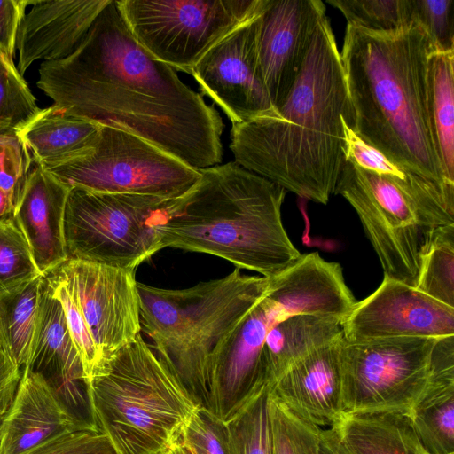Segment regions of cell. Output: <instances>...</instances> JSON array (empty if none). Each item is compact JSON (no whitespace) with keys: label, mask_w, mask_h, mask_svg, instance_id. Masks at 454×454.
Listing matches in <instances>:
<instances>
[{"label":"cell","mask_w":454,"mask_h":454,"mask_svg":"<svg viewBox=\"0 0 454 454\" xmlns=\"http://www.w3.org/2000/svg\"><path fill=\"white\" fill-rule=\"evenodd\" d=\"M37 87L69 115L137 135L203 169L223 157V120L134 38L110 0L77 48L39 67Z\"/></svg>","instance_id":"obj_1"},{"label":"cell","mask_w":454,"mask_h":454,"mask_svg":"<svg viewBox=\"0 0 454 454\" xmlns=\"http://www.w3.org/2000/svg\"><path fill=\"white\" fill-rule=\"evenodd\" d=\"M343 118L351 128L340 53L325 15L282 104L232 124L230 149L243 168L325 205L334 194L344 160Z\"/></svg>","instance_id":"obj_2"},{"label":"cell","mask_w":454,"mask_h":454,"mask_svg":"<svg viewBox=\"0 0 454 454\" xmlns=\"http://www.w3.org/2000/svg\"><path fill=\"white\" fill-rule=\"evenodd\" d=\"M434 51L415 22L394 32L348 24L340 53L354 132L402 168L454 191L442 168L428 114Z\"/></svg>","instance_id":"obj_3"},{"label":"cell","mask_w":454,"mask_h":454,"mask_svg":"<svg viewBox=\"0 0 454 454\" xmlns=\"http://www.w3.org/2000/svg\"><path fill=\"white\" fill-rule=\"evenodd\" d=\"M200 170L157 226L162 248L212 254L267 278L301 257L282 222L284 188L235 161Z\"/></svg>","instance_id":"obj_4"},{"label":"cell","mask_w":454,"mask_h":454,"mask_svg":"<svg viewBox=\"0 0 454 454\" xmlns=\"http://www.w3.org/2000/svg\"><path fill=\"white\" fill-rule=\"evenodd\" d=\"M270 281L236 268L184 289L137 282L141 329L200 407L208 406L215 350L265 294Z\"/></svg>","instance_id":"obj_5"},{"label":"cell","mask_w":454,"mask_h":454,"mask_svg":"<svg viewBox=\"0 0 454 454\" xmlns=\"http://www.w3.org/2000/svg\"><path fill=\"white\" fill-rule=\"evenodd\" d=\"M90 418L116 454H162L200 408L141 334L86 385Z\"/></svg>","instance_id":"obj_6"},{"label":"cell","mask_w":454,"mask_h":454,"mask_svg":"<svg viewBox=\"0 0 454 454\" xmlns=\"http://www.w3.org/2000/svg\"><path fill=\"white\" fill-rule=\"evenodd\" d=\"M334 194L356 212L384 276L413 287L434 231L454 223V215L439 201L345 157Z\"/></svg>","instance_id":"obj_7"},{"label":"cell","mask_w":454,"mask_h":454,"mask_svg":"<svg viewBox=\"0 0 454 454\" xmlns=\"http://www.w3.org/2000/svg\"><path fill=\"white\" fill-rule=\"evenodd\" d=\"M172 200L72 187L64 215L67 259L136 270L163 249L157 226Z\"/></svg>","instance_id":"obj_8"},{"label":"cell","mask_w":454,"mask_h":454,"mask_svg":"<svg viewBox=\"0 0 454 454\" xmlns=\"http://www.w3.org/2000/svg\"><path fill=\"white\" fill-rule=\"evenodd\" d=\"M270 0H121L125 22L155 59L190 73L219 41L259 16Z\"/></svg>","instance_id":"obj_9"},{"label":"cell","mask_w":454,"mask_h":454,"mask_svg":"<svg viewBox=\"0 0 454 454\" xmlns=\"http://www.w3.org/2000/svg\"><path fill=\"white\" fill-rule=\"evenodd\" d=\"M44 169L70 188L167 200L183 196L200 177V170L144 138L106 126L84 153Z\"/></svg>","instance_id":"obj_10"},{"label":"cell","mask_w":454,"mask_h":454,"mask_svg":"<svg viewBox=\"0 0 454 454\" xmlns=\"http://www.w3.org/2000/svg\"><path fill=\"white\" fill-rule=\"evenodd\" d=\"M438 339L397 338L340 348L344 414L393 411L410 415L422 395Z\"/></svg>","instance_id":"obj_11"},{"label":"cell","mask_w":454,"mask_h":454,"mask_svg":"<svg viewBox=\"0 0 454 454\" xmlns=\"http://www.w3.org/2000/svg\"><path fill=\"white\" fill-rule=\"evenodd\" d=\"M52 272L74 300L104 372L112 357L134 341L142 330L135 270L67 259Z\"/></svg>","instance_id":"obj_12"},{"label":"cell","mask_w":454,"mask_h":454,"mask_svg":"<svg viewBox=\"0 0 454 454\" xmlns=\"http://www.w3.org/2000/svg\"><path fill=\"white\" fill-rule=\"evenodd\" d=\"M262 13L215 44L189 73L232 124L273 109L259 59Z\"/></svg>","instance_id":"obj_13"},{"label":"cell","mask_w":454,"mask_h":454,"mask_svg":"<svg viewBox=\"0 0 454 454\" xmlns=\"http://www.w3.org/2000/svg\"><path fill=\"white\" fill-rule=\"evenodd\" d=\"M342 334L348 343L454 336V308L384 276L373 293L356 302Z\"/></svg>","instance_id":"obj_14"},{"label":"cell","mask_w":454,"mask_h":454,"mask_svg":"<svg viewBox=\"0 0 454 454\" xmlns=\"http://www.w3.org/2000/svg\"><path fill=\"white\" fill-rule=\"evenodd\" d=\"M325 11L320 0H270L262 13L259 59L273 108L291 90Z\"/></svg>","instance_id":"obj_15"},{"label":"cell","mask_w":454,"mask_h":454,"mask_svg":"<svg viewBox=\"0 0 454 454\" xmlns=\"http://www.w3.org/2000/svg\"><path fill=\"white\" fill-rule=\"evenodd\" d=\"M90 427H96L75 413L41 373L23 368L2 420L0 454H27L63 433Z\"/></svg>","instance_id":"obj_16"},{"label":"cell","mask_w":454,"mask_h":454,"mask_svg":"<svg viewBox=\"0 0 454 454\" xmlns=\"http://www.w3.org/2000/svg\"><path fill=\"white\" fill-rule=\"evenodd\" d=\"M343 335L292 364L269 387L270 394L301 419L333 427L344 416L340 348Z\"/></svg>","instance_id":"obj_17"},{"label":"cell","mask_w":454,"mask_h":454,"mask_svg":"<svg viewBox=\"0 0 454 454\" xmlns=\"http://www.w3.org/2000/svg\"><path fill=\"white\" fill-rule=\"evenodd\" d=\"M110 0H32L16 39L17 68L23 75L37 60L69 56Z\"/></svg>","instance_id":"obj_18"},{"label":"cell","mask_w":454,"mask_h":454,"mask_svg":"<svg viewBox=\"0 0 454 454\" xmlns=\"http://www.w3.org/2000/svg\"><path fill=\"white\" fill-rule=\"evenodd\" d=\"M34 165L12 217L29 246L39 273L46 277L67 260L64 215L71 188Z\"/></svg>","instance_id":"obj_19"},{"label":"cell","mask_w":454,"mask_h":454,"mask_svg":"<svg viewBox=\"0 0 454 454\" xmlns=\"http://www.w3.org/2000/svg\"><path fill=\"white\" fill-rule=\"evenodd\" d=\"M24 368L41 373L75 413L74 409L80 406L89 411L82 362L61 304L45 277L30 356Z\"/></svg>","instance_id":"obj_20"},{"label":"cell","mask_w":454,"mask_h":454,"mask_svg":"<svg viewBox=\"0 0 454 454\" xmlns=\"http://www.w3.org/2000/svg\"><path fill=\"white\" fill-rule=\"evenodd\" d=\"M410 417L427 453L454 452V336L436 341L427 387Z\"/></svg>","instance_id":"obj_21"},{"label":"cell","mask_w":454,"mask_h":454,"mask_svg":"<svg viewBox=\"0 0 454 454\" xmlns=\"http://www.w3.org/2000/svg\"><path fill=\"white\" fill-rule=\"evenodd\" d=\"M102 126L53 106L43 108L15 133L33 164L43 168L70 160L90 149Z\"/></svg>","instance_id":"obj_22"},{"label":"cell","mask_w":454,"mask_h":454,"mask_svg":"<svg viewBox=\"0 0 454 454\" xmlns=\"http://www.w3.org/2000/svg\"><path fill=\"white\" fill-rule=\"evenodd\" d=\"M342 319L301 314L285 318L267 333L261 350V368L268 387L294 363L342 336Z\"/></svg>","instance_id":"obj_23"},{"label":"cell","mask_w":454,"mask_h":454,"mask_svg":"<svg viewBox=\"0 0 454 454\" xmlns=\"http://www.w3.org/2000/svg\"><path fill=\"white\" fill-rule=\"evenodd\" d=\"M333 428L352 454H429L410 415L379 411L344 414Z\"/></svg>","instance_id":"obj_24"},{"label":"cell","mask_w":454,"mask_h":454,"mask_svg":"<svg viewBox=\"0 0 454 454\" xmlns=\"http://www.w3.org/2000/svg\"><path fill=\"white\" fill-rule=\"evenodd\" d=\"M454 51H434L428 65V114L446 178L454 183Z\"/></svg>","instance_id":"obj_25"},{"label":"cell","mask_w":454,"mask_h":454,"mask_svg":"<svg viewBox=\"0 0 454 454\" xmlns=\"http://www.w3.org/2000/svg\"><path fill=\"white\" fill-rule=\"evenodd\" d=\"M44 277L0 296V348L23 369L29 359L35 333Z\"/></svg>","instance_id":"obj_26"},{"label":"cell","mask_w":454,"mask_h":454,"mask_svg":"<svg viewBox=\"0 0 454 454\" xmlns=\"http://www.w3.org/2000/svg\"><path fill=\"white\" fill-rule=\"evenodd\" d=\"M415 288L454 308V223L434 231L422 257Z\"/></svg>","instance_id":"obj_27"},{"label":"cell","mask_w":454,"mask_h":454,"mask_svg":"<svg viewBox=\"0 0 454 454\" xmlns=\"http://www.w3.org/2000/svg\"><path fill=\"white\" fill-rule=\"evenodd\" d=\"M269 397L264 385L225 422L230 454H272Z\"/></svg>","instance_id":"obj_28"},{"label":"cell","mask_w":454,"mask_h":454,"mask_svg":"<svg viewBox=\"0 0 454 454\" xmlns=\"http://www.w3.org/2000/svg\"><path fill=\"white\" fill-rule=\"evenodd\" d=\"M39 276L29 246L13 218L0 220V296L23 288Z\"/></svg>","instance_id":"obj_29"},{"label":"cell","mask_w":454,"mask_h":454,"mask_svg":"<svg viewBox=\"0 0 454 454\" xmlns=\"http://www.w3.org/2000/svg\"><path fill=\"white\" fill-rule=\"evenodd\" d=\"M40 110L13 59L0 50V135L16 132Z\"/></svg>","instance_id":"obj_30"},{"label":"cell","mask_w":454,"mask_h":454,"mask_svg":"<svg viewBox=\"0 0 454 454\" xmlns=\"http://www.w3.org/2000/svg\"><path fill=\"white\" fill-rule=\"evenodd\" d=\"M348 25L375 32H394L413 23L411 0H327Z\"/></svg>","instance_id":"obj_31"},{"label":"cell","mask_w":454,"mask_h":454,"mask_svg":"<svg viewBox=\"0 0 454 454\" xmlns=\"http://www.w3.org/2000/svg\"><path fill=\"white\" fill-rule=\"evenodd\" d=\"M272 454H319L322 427L288 410L270 392Z\"/></svg>","instance_id":"obj_32"},{"label":"cell","mask_w":454,"mask_h":454,"mask_svg":"<svg viewBox=\"0 0 454 454\" xmlns=\"http://www.w3.org/2000/svg\"><path fill=\"white\" fill-rule=\"evenodd\" d=\"M54 296L63 309L67 329L81 359L84 382L87 385L92 379L103 372L96 346L90 332L62 280L53 272L46 277Z\"/></svg>","instance_id":"obj_33"},{"label":"cell","mask_w":454,"mask_h":454,"mask_svg":"<svg viewBox=\"0 0 454 454\" xmlns=\"http://www.w3.org/2000/svg\"><path fill=\"white\" fill-rule=\"evenodd\" d=\"M413 22L427 32L434 51H454V0H411Z\"/></svg>","instance_id":"obj_34"},{"label":"cell","mask_w":454,"mask_h":454,"mask_svg":"<svg viewBox=\"0 0 454 454\" xmlns=\"http://www.w3.org/2000/svg\"><path fill=\"white\" fill-rule=\"evenodd\" d=\"M182 439L194 454H230L225 422L205 407H200L192 416Z\"/></svg>","instance_id":"obj_35"},{"label":"cell","mask_w":454,"mask_h":454,"mask_svg":"<svg viewBox=\"0 0 454 454\" xmlns=\"http://www.w3.org/2000/svg\"><path fill=\"white\" fill-rule=\"evenodd\" d=\"M32 160L15 132L0 135V189L18 203Z\"/></svg>","instance_id":"obj_36"},{"label":"cell","mask_w":454,"mask_h":454,"mask_svg":"<svg viewBox=\"0 0 454 454\" xmlns=\"http://www.w3.org/2000/svg\"><path fill=\"white\" fill-rule=\"evenodd\" d=\"M27 454H116L108 438L96 427L68 431Z\"/></svg>","instance_id":"obj_37"},{"label":"cell","mask_w":454,"mask_h":454,"mask_svg":"<svg viewBox=\"0 0 454 454\" xmlns=\"http://www.w3.org/2000/svg\"><path fill=\"white\" fill-rule=\"evenodd\" d=\"M31 4L32 0H0V50L12 59L19 28Z\"/></svg>","instance_id":"obj_38"},{"label":"cell","mask_w":454,"mask_h":454,"mask_svg":"<svg viewBox=\"0 0 454 454\" xmlns=\"http://www.w3.org/2000/svg\"><path fill=\"white\" fill-rule=\"evenodd\" d=\"M22 369L0 348V418L11 407L21 377Z\"/></svg>","instance_id":"obj_39"},{"label":"cell","mask_w":454,"mask_h":454,"mask_svg":"<svg viewBox=\"0 0 454 454\" xmlns=\"http://www.w3.org/2000/svg\"><path fill=\"white\" fill-rule=\"evenodd\" d=\"M319 454H352L343 444L333 428H322L320 432Z\"/></svg>","instance_id":"obj_40"},{"label":"cell","mask_w":454,"mask_h":454,"mask_svg":"<svg viewBox=\"0 0 454 454\" xmlns=\"http://www.w3.org/2000/svg\"><path fill=\"white\" fill-rule=\"evenodd\" d=\"M14 209V203L11 197L0 189V220L11 217Z\"/></svg>","instance_id":"obj_41"},{"label":"cell","mask_w":454,"mask_h":454,"mask_svg":"<svg viewBox=\"0 0 454 454\" xmlns=\"http://www.w3.org/2000/svg\"><path fill=\"white\" fill-rule=\"evenodd\" d=\"M162 454H194L190 446L181 438Z\"/></svg>","instance_id":"obj_42"},{"label":"cell","mask_w":454,"mask_h":454,"mask_svg":"<svg viewBox=\"0 0 454 454\" xmlns=\"http://www.w3.org/2000/svg\"><path fill=\"white\" fill-rule=\"evenodd\" d=\"M4 418H0V435H1V425H2V420H3Z\"/></svg>","instance_id":"obj_43"},{"label":"cell","mask_w":454,"mask_h":454,"mask_svg":"<svg viewBox=\"0 0 454 454\" xmlns=\"http://www.w3.org/2000/svg\"><path fill=\"white\" fill-rule=\"evenodd\" d=\"M447 454H454V452H451V453H447Z\"/></svg>","instance_id":"obj_44"}]
</instances>
